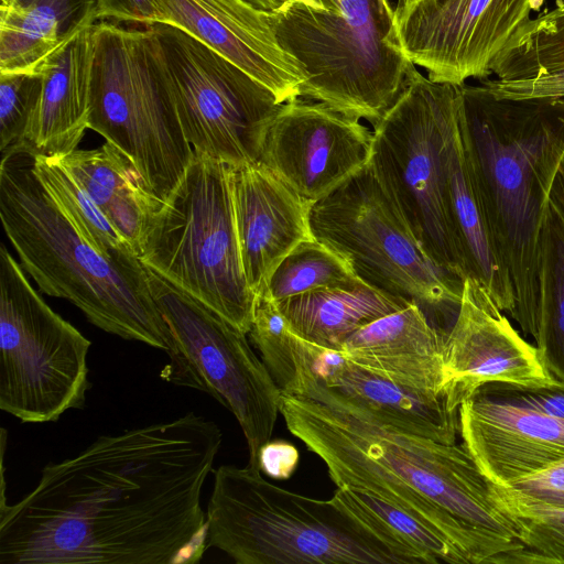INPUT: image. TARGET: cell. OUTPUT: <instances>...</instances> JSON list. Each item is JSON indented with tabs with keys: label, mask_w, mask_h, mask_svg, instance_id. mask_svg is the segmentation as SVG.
<instances>
[{
	"label": "cell",
	"mask_w": 564,
	"mask_h": 564,
	"mask_svg": "<svg viewBox=\"0 0 564 564\" xmlns=\"http://www.w3.org/2000/svg\"><path fill=\"white\" fill-rule=\"evenodd\" d=\"M40 72L0 73L1 155L25 151L41 99Z\"/></svg>",
	"instance_id": "cell-33"
},
{
	"label": "cell",
	"mask_w": 564,
	"mask_h": 564,
	"mask_svg": "<svg viewBox=\"0 0 564 564\" xmlns=\"http://www.w3.org/2000/svg\"><path fill=\"white\" fill-rule=\"evenodd\" d=\"M458 414L462 444L494 485L509 487L564 458V420L481 392Z\"/></svg>",
	"instance_id": "cell-19"
},
{
	"label": "cell",
	"mask_w": 564,
	"mask_h": 564,
	"mask_svg": "<svg viewBox=\"0 0 564 564\" xmlns=\"http://www.w3.org/2000/svg\"><path fill=\"white\" fill-rule=\"evenodd\" d=\"M276 39L304 69L301 96L376 123L415 65L390 0H288L270 11Z\"/></svg>",
	"instance_id": "cell-6"
},
{
	"label": "cell",
	"mask_w": 564,
	"mask_h": 564,
	"mask_svg": "<svg viewBox=\"0 0 564 564\" xmlns=\"http://www.w3.org/2000/svg\"><path fill=\"white\" fill-rule=\"evenodd\" d=\"M365 283L350 263L316 238L299 243L273 270L258 296L272 302L327 288Z\"/></svg>",
	"instance_id": "cell-29"
},
{
	"label": "cell",
	"mask_w": 564,
	"mask_h": 564,
	"mask_svg": "<svg viewBox=\"0 0 564 564\" xmlns=\"http://www.w3.org/2000/svg\"><path fill=\"white\" fill-rule=\"evenodd\" d=\"M229 167L242 269L258 296L278 264L299 243L314 238L310 213L315 203L258 162Z\"/></svg>",
	"instance_id": "cell-20"
},
{
	"label": "cell",
	"mask_w": 564,
	"mask_h": 564,
	"mask_svg": "<svg viewBox=\"0 0 564 564\" xmlns=\"http://www.w3.org/2000/svg\"><path fill=\"white\" fill-rule=\"evenodd\" d=\"M536 0H412L394 7L401 47L427 77L455 86L487 79Z\"/></svg>",
	"instance_id": "cell-15"
},
{
	"label": "cell",
	"mask_w": 564,
	"mask_h": 564,
	"mask_svg": "<svg viewBox=\"0 0 564 564\" xmlns=\"http://www.w3.org/2000/svg\"><path fill=\"white\" fill-rule=\"evenodd\" d=\"M442 392L451 410L490 383L556 387L536 346L527 341L474 281L463 282L462 300L443 349Z\"/></svg>",
	"instance_id": "cell-17"
},
{
	"label": "cell",
	"mask_w": 564,
	"mask_h": 564,
	"mask_svg": "<svg viewBox=\"0 0 564 564\" xmlns=\"http://www.w3.org/2000/svg\"><path fill=\"white\" fill-rule=\"evenodd\" d=\"M289 431L326 465L337 487L375 495L436 530L467 561L492 564L524 546L463 444L383 426L337 405L281 391Z\"/></svg>",
	"instance_id": "cell-2"
},
{
	"label": "cell",
	"mask_w": 564,
	"mask_h": 564,
	"mask_svg": "<svg viewBox=\"0 0 564 564\" xmlns=\"http://www.w3.org/2000/svg\"><path fill=\"white\" fill-rule=\"evenodd\" d=\"M299 452L285 441H268L259 451V468L274 479H286L296 469Z\"/></svg>",
	"instance_id": "cell-38"
},
{
	"label": "cell",
	"mask_w": 564,
	"mask_h": 564,
	"mask_svg": "<svg viewBox=\"0 0 564 564\" xmlns=\"http://www.w3.org/2000/svg\"><path fill=\"white\" fill-rule=\"evenodd\" d=\"M33 172L59 210L95 249L108 257L137 256L57 158L33 154Z\"/></svg>",
	"instance_id": "cell-28"
},
{
	"label": "cell",
	"mask_w": 564,
	"mask_h": 564,
	"mask_svg": "<svg viewBox=\"0 0 564 564\" xmlns=\"http://www.w3.org/2000/svg\"><path fill=\"white\" fill-rule=\"evenodd\" d=\"M410 303L367 283L313 290L274 302L293 333L335 350L356 330Z\"/></svg>",
	"instance_id": "cell-26"
},
{
	"label": "cell",
	"mask_w": 564,
	"mask_h": 564,
	"mask_svg": "<svg viewBox=\"0 0 564 564\" xmlns=\"http://www.w3.org/2000/svg\"><path fill=\"white\" fill-rule=\"evenodd\" d=\"M93 28L52 53L39 67L40 105L26 150L62 158L77 149L89 120Z\"/></svg>",
	"instance_id": "cell-22"
},
{
	"label": "cell",
	"mask_w": 564,
	"mask_h": 564,
	"mask_svg": "<svg viewBox=\"0 0 564 564\" xmlns=\"http://www.w3.org/2000/svg\"><path fill=\"white\" fill-rule=\"evenodd\" d=\"M148 28L194 152L232 167L258 162L282 105L274 94L188 33L164 23Z\"/></svg>",
	"instance_id": "cell-13"
},
{
	"label": "cell",
	"mask_w": 564,
	"mask_h": 564,
	"mask_svg": "<svg viewBox=\"0 0 564 564\" xmlns=\"http://www.w3.org/2000/svg\"><path fill=\"white\" fill-rule=\"evenodd\" d=\"M444 170L447 216L464 261L466 279L478 284L500 311L512 316L516 306L513 289L468 169L458 110L445 148Z\"/></svg>",
	"instance_id": "cell-23"
},
{
	"label": "cell",
	"mask_w": 564,
	"mask_h": 564,
	"mask_svg": "<svg viewBox=\"0 0 564 564\" xmlns=\"http://www.w3.org/2000/svg\"><path fill=\"white\" fill-rule=\"evenodd\" d=\"M0 219L20 264L51 296L76 305L98 328L163 350V378L199 384L151 292L137 256L108 257L64 216L33 172L28 151L1 155Z\"/></svg>",
	"instance_id": "cell-4"
},
{
	"label": "cell",
	"mask_w": 564,
	"mask_h": 564,
	"mask_svg": "<svg viewBox=\"0 0 564 564\" xmlns=\"http://www.w3.org/2000/svg\"><path fill=\"white\" fill-rule=\"evenodd\" d=\"M468 169L514 294L512 318L538 334L540 237L564 159V98L507 99L482 84L458 86Z\"/></svg>",
	"instance_id": "cell-3"
},
{
	"label": "cell",
	"mask_w": 564,
	"mask_h": 564,
	"mask_svg": "<svg viewBox=\"0 0 564 564\" xmlns=\"http://www.w3.org/2000/svg\"><path fill=\"white\" fill-rule=\"evenodd\" d=\"M536 347L546 370L564 383V217L550 202L540 237Z\"/></svg>",
	"instance_id": "cell-27"
},
{
	"label": "cell",
	"mask_w": 564,
	"mask_h": 564,
	"mask_svg": "<svg viewBox=\"0 0 564 564\" xmlns=\"http://www.w3.org/2000/svg\"><path fill=\"white\" fill-rule=\"evenodd\" d=\"M250 337L282 392L337 405L383 426L435 442L454 444L458 411L443 393L388 380L339 350L318 346L293 333L274 305L260 306Z\"/></svg>",
	"instance_id": "cell-10"
},
{
	"label": "cell",
	"mask_w": 564,
	"mask_h": 564,
	"mask_svg": "<svg viewBox=\"0 0 564 564\" xmlns=\"http://www.w3.org/2000/svg\"><path fill=\"white\" fill-rule=\"evenodd\" d=\"M458 110V86L414 67L373 123L368 166L432 260L464 281V261L445 204L444 156Z\"/></svg>",
	"instance_id": "cell-9"
},
{
	"label": "cell",
	"mask_w": 564,
	"mask_h": 564,
	"mask_svg": "<svg viewBox=\"0 0 564 564\" xmlns=\"http://www.w3.org/2000/svg\"><path fill=\"white\" fill-rule=\"evenodd\" d=\"M220 427L188 412L98 436L48 463L0 506V564H194L207 544L200 496Z\"/></svg>",
	"instance_id": "cell-1"
},
{
	"label": "cell",
	"mask_w": 564,
	"mask_h": 564,
	"mask_svg": "<svg viewBox=\"0 0 564 564\" xmlns=\"http://www.w3.org/2000/svg\"><path fill=\"white\" fill-rule=\"evenodd\" d=\"M57 159L138 256L147 224L163 200L148 192L128 155L106 141L100 148L76 149Z\"/></svg>",
	"instance_id": "cell-25"
},
{
	"label": "cell",
	"mask_w": 564,
	"mask_h": 564,
	"mask_svg": "<svg viewBox=\"0 0 564 564\" xmlns=\"http://www.w3.org/2000/svg\"><path fill=\"white\" fill-rule=\"evenodd\" d=\"M477 392L494 395L545 415L564 420V388L490 383Z\"/></svg>",
	"instance_id": "cell-35"
},
{
	"label": "cell",
	"mask_w": 564,
	"mask_h": 564,
	"mask_svg": "<svg viewBox=\"0 0 564 564\" xmlns=\"http://www.w3.org/2000/svg\"><path fill=\"white\" fill-rule=\"evenodd\" d=\"M539 2V4L541 6L542 4V0H536Z\"/></svg>",
	"instance_id": "cell-42"
},
{
	"label": "cell",
	"mask_w": 564,
	"mask_h": 564,
	"mask_svg": "<svg viewBox=\"0 0 564 564\" xmlns=\"http://www.w3.org/2000/svg\"><path fill=\"white\" fill-rule=\"evenodd\" d=\"M372 131L323 102H283L269 126L258 163L301 197L316 203L364 170Z\"/></svg>",
	"instance_id": "cell-16"
},
{
	"label": "cell",
	"mask_w": 564,
	"mask_h": 564,
	"mask_svg": "<svg viewBox=\"0 0 564 564\" xmlns=\"http://www.w3.org/2000/svg\"><path fill=\"white\" fill-rule=\"evenodd\" d=\"M161 23L175 26L234 63L283 104L301 96L307 79L280 45L270 11L246 0H155Z\"/></svg>",
	"instance_id": "cell-18"
},
{
	"label": "cell",
	"mask_w": 564,
	"mask_h": 564,
	"mask_svg": "<svg viewBox=\"0 0 564 564\" xmlns=\"http://www.w3.org/2000/svg\"><path fill=\"white\" fill-rule=\"evenodd\" d=\"M258 9L265 11H274L279 9L288 0H246Z\"/></svg>",
	"instance_id": "cell-40"
},
{
	"label": "cell",
	"mask_w": 564,
	"mask_h": 564,
	"mask_svg": "<svg viewBox=\"0 0 564 564\" xmlns=\"http://www.w3.org/2000/svg\"><path fill=\"white\" fill-rule=\"evenodd\" d=\"M445 335L430 323L419 304L410 303L356 330L339 351L388 380L443 393Z\"/></svg>",
	"instance_id": "cell-21"
},
{
	"label": "cell",
	"mask_w": 564,
	"mask_h": 564,
	"mask_svg": "<svg viewBox=\"0 0 564 564\" xmlns=\"http://www.w3.org/2000/svg\"><path fill=\"white\" fill-rule=\"evenodd\" d=\"M88 129L128 155L156 198L166 200L183 178L194 150L149 28L93 26Z\"/></svg>",
	"instance_id": "cell-7"
},
{
	"label": "cell",
	"mask_w": 564,
	"mask_h": 564,
	"mask_svg": "<svg viewBox=\"0 0 564 564\" xmlns=\"http://www.w3.org/2000/svg\"><path fill=\"white\" fill-rule=\"evenodd\" d=\"M310 225L368 285L421 307L458 311L464 281L432 260L368 164L312 206Z\"/></svg>",
	"instance_id": "cell-12"
},
{
	"label": "cell",
	"mask_w": 564,
	"mask_h": 564,
	"mask_svg": "<svg viewBox=\"0 0 564 564\" xmlns=\"http://www.w3.org/2000/svg\"><path fill=\"white\" fill-rule=\"evenodd\" d=\"M481 84L498 98L517 100L564 98V65L529 77L484 79Z\"/></svg>",
	"instance_id": "cell-34"
},
{
	"label": "cell",
	"mask_w": 564,
	"mask_h": 564,
	"mask_svg": "<svg viewBox=\"0 0 564 564\" xmlns=\"http://www.w3.org/2000/svg\"><path fill=\"white\" fill-rule=\"evenodd\" d=\"M334 495L364 520L419 552L427 564H467L436 530L401 508L357 488L337 487Z\"/></svg>",
	"instance_id": "cell-31"
},
{
	"label": "cell",
	"mask_w": 564,
	"mask_h": 564,
	"mask_svg": "<svg viewBox=\"0 0 564 564\" xmlns=\"http://www.w3.org/2000/svg\"><path fill=\"white\" fill-rule=\"evenodd\" d=\"M412 0H398L397 4H403V3H408Z\"/></svg>",
	"instance_id": "cell-41"
},
{
	"label": "cell",
	"mask_w": 564,
	"mask_h": 564,
	"mask_svg": "<svg viewBox=\"0 0 564 564\" xmlns=\"http://www.w3.org/2000/svg\"><path fill=\"white\" fill-rule=\"evenodd\" d=\"M99 21L129 22L145 28L161 23L155 0H97Z\"/></svg>",
	"instance_id": "cell-37"
},
{
	"label": "cell",
	"mask_w": 564,
	"mask_h": 564,
	"mask_svg": "<svg viewBox=\"0 0 564 564\" xmlns=\"http://www.w3.org/2000/svg\"><path fill=\"white\" fill-rule=\"evenodd\" d=\"M91 343L32 288L0 246V409L23 423L57 421L83 409Z\"/></svg>",
	"instance_id": "cell-11"
},
{
	"label": "cell",
	"mask_w": 564,
	"mask_h": 564,
	"mask_svg": "<svg viewBox=\"0 0 564 564\" xmlns=\"http://www.w3.org/2000/svg\"><path fill=\"white\" fill-rule=\"evenodd\" d=\"M491 488L499 506L514 518L533 563H564V508L516 497L492 482Z\"/></svg>",
	"instance_id": "cell-32"
},
{
	"label": "cell",
	"mask_w": 564,
	"mask_h": 564,
	"mask_svg": "<svg viewBox=\"0 0 564 564\" xmlns=\"http://www.w3.org/2000/svg\"><path fill=\"white\" fill-rule=\"evenodd\" d=\"M564 65V0L529 18L491 65L498 79L536 75Z\"/></svg>",
	"instance_id": "cell-30"
},
{
	"label": "cell",
	"mask_w": 564,
	"mask_h": 564,
	"mask_svg": "<svg viewBox=\"0 0 564 564\" xmlns=\"http://www.w3.org/2000/svg\"><path fill=\"white\" fill-rule=\"evenodd\" d=\"M138 258L249 334L257 296L242 269L229 165L194 152L181 182L149 219Z\"/></svg>",
	"instance_id": "cell-8"
},
{
	"label": "cell",
	"mask_w": 564,
	"mask_h": 564,
	"mask_svg": "<svg viewBox=\"0 0 564 564\" xmlns=\"http://www.w3.org/2000/svg\"><path fill=\"white\" fill-rule=\"evenodd\" d=\"M549 199L564 217V159L562 160L554 177Z\"/></svg>",
	"instance_id": "cell-39"
},
{
	"label": "cell",
	"mask_w": 564,
	"mask_h": 564,
	"mask_svg": "<svg viewBox=\"0 0 564 564\" xmlns=\"http://www.w3.org/2000/svg\"><path fill=\"white\" fill-rule=\"evenodd\" d=\"M145 269L153 299L199 390L234 414L247 441L248 465L259 468V451L270 441L280 413L281 390L251 349L247 334L155 271Z\"/></svg>",
	"instance_id": "cell-14"
},
{
	"label": "cell",
	"mask_w": 564,
	"mask_h": 564,
	"mask_svg": "<svg viewBox=\"0 0 564 564\" xmlns=\"http://www.w3.org/2000/svg\"><path fill=\"white\" fill-rule=\"evenodd\" d=\"M505 488L516 497L564 508V458Z\"/></svg>",
	"instance_id": "cell-36"
},
{
	"label": "cell",
	"mask_w": 564,
	"mask_h": 564,
	"mask_svg": "<svg viewBox=\"0 0 564 564\" xmlns=\"http://www.w3.org/2000/svg\"><path fill=\"white\" fill-rule=\"evenodd\" d=\"M206 518L208 547L238 564H427L335 495L289 491L249 465L214 470Z\"/></svg>",
	"instance_id": "cell-5"
},
{
	"label": "cell",
	"mask_w": 564,
	"mask_h": 564,
	"mask_svg": "<svg viewBox=\"0 0 564 564\" xmlns=\"http://www.w3.org/2000/svg\"><path fill=\"white\" fill-rule=\"evenodd\" d=\"M98 21L97 0H0V73L37 72Z\"/></svg>",
	"instance_id": "cell-24"
}]
</instances>
